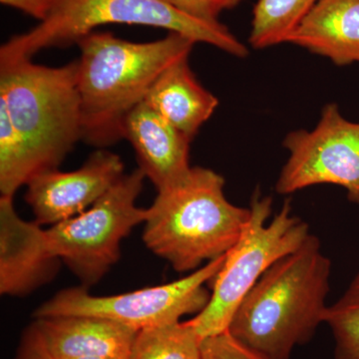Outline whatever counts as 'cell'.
Returning <instances> with one entry per match:
<instances>
[{
	"label": "cell",
	"mask_w": 359,
	"mask_h": 359,
	"mask_svg": "<svg viewBox=\"0 0 359 359\" xmlns=\"http://www.w3.org/2000/svg\"><path fill=\"white\" fill-rule=\"evenodd\" d=\"M195 44L176 32L151 42L128 41L110 32L82 37L77 42L82 140L99 148L122 140L127 115L165 70L190 56Z\"/></svg>",
	"instance_id": "cell-1"
},
{
	"label": "cell",
	"mask_w": 359,
	"mask_h": 359,
	"mask_svg": "<svg viewBox=\"0 0 359 359\" xmlns=\"http://www.w3.org/2000/svg\"><path fill=\"white\" fill-rule=\"evenodd\" d=\"M332 262L316 236L271 266L245 295L229 332L268 359H290L316 334L328 306Z\"/></svg>",
	"instance_id": "cell-2"
},
{
	"label": "cell",
	"mask_w": 359,
	"mask_h": 359,
	"mask_svg": "<svg viewBox=\"0 0 359 359\" xmlns=\"http://www.w3.org/2000/svg\"><path fill=\"white\" fill-rule=\"evenodd\" d=\"M224 179L192 167L181 180L157 191L148 208L143 241L178 273H193L228 254L249 221V208L226 199Z\"/></svg>",
	"instance_id": "cell-3"
},
{
	"label": "cell",
	"mask_w": 359,
	"mask_h": 359,
	"mask_svg": "<svg viewBox=\"0 0 359 359\" xmlns=\"http://www.w3.org/2000/svg\"><path fill=\"white\" fill-rule=\"evenodd\" d=\"M77 72V60L60 67L0 62V102L25 141L33 178L58 169L82 140Z\"/></svg>",
	"instance_id": "cell-4"
},
{
	"label": "cell",
	"mask_w": 359,
	"mask_h": 359,
	"mask_svg": "<svg viewBox=\"0 0 359 359\" xmlns=\"http://www.w3.org/2000/svg\"><path fill=\"white\" fill-rule=\"evenodd\" d=\"M106 25L151 26L179 33L196 43L212 45L236 57L249 54L248 47L223 23L194 18L166 0H54L43 21L2 45L0 62L32 59L43 49L77 44Z\"/></svg>",
	"instance_id": "cell-5"
},
{
	"label": "cell",
	"mask_w": 359,
	"mask_h": 359,
	"mask_svg": "<svg viewBox=\"0 0 359 359\" xmlns=\"http://www.w3.org/2000/svg\"><path fill=\"white\" fill-rule=\"evenodd\" d=\"M250 210L242 235L226 255L223 266L211 283L209 304L188 320L201 340L229 330L241 302L264 273L299 249L311 235L309 224L292 214L290 200L269 222L273 200L257 191Z\"/></svg>",
	"instance_id": "cell-6"
},
{
	"label": "cell",
	"mask_w": 359,
	"mask_h": 359,
	"mask_svg": "<svg viewBox=\"0 0 359 359\" xmlns=\"http://www.w3.org/2000/svg\"><path fill=\"white\" fill-rule=\"evenodd\" d=\"M146 177L140 169L125 174L86 211L46 230L51 252L79 278L95 285L120 259L122 240L145 223L148 210L137 205Z\"/></svg>",
	"instance_id": "cell-7"
},
{
	"label": "cell",
	"mask_w": 359,
	"mask_h": 359,
	"mask_svg": "<svg viewBox=\"0 0 359 359\" xmlns=\"http://www.w3.org/2000/svg\"><path fill=\"white\" fill-rule=\"evenodd\" d=\"M226 255L173 283L126 292L95 297L86 287L59 292L44 302L34 316H86L106 318L139 330L178 323L187 314L200 313L209 304L211 292L205 287L223 266Z\"/></svg>",
	"instance_id": "cell-8"
},
{
	"label": "cell",
	"mask_w": 359,
	"mask_h": 359,
	"mask_svg": "<svg viewBox=\"0 0 359 359\" xmlns=\"http://www.w3.org/2000/svg\"><path fill=\"white\" fill-rule=\"evenodd\" d=\"M283 145L289 158L276 180V193L335 185L359 205V123L344 118L337 104H327L314 129L290 132Z\"/></svg>",
	"instance_id": "cell-9"
},
{
	"label": "cell",
	"mask_w": 359,
	"mask_h": 359,
	"mask_svg": "<svg viewBox=\"0 0 359 359\" xmlns=\"http://www.w3.org/2000/svg\"><path fill=\"white\" fill-rule=\"evenodd\" d=\"M124 164L117 154L100 149L70 172H45L28 183L25 201L35 222L56 224L88 210L124 176Z\"/></svg>",
	"instance_id": "cell-10"
},
{
	"label": "cell",
	"mask_w": 359,
	"mask_h": 359,
	"mask_svg": "<svg viewBox=\"0 0 359 359\" xmlns=\"http://www.w3.org/2000/svg\"><path fill=\"white\" fill-rule=\"evenodd\" d=\"M61 259L51 252L46 230L18 216L13 198H0V292L25 297L50 283Z\"/></svg>",
	"instance_id": "cell-11"
},
{
	"label": "cell",
	"mask_w": 359,
	"mask_h": 359,
	"mask_svg": "<svg viewBox=\"0 0 359 359\" xmlns=\"http://www.w3.org/2000/svg\"><path fill=\"white\" fill-rule=\"evenodd\" d=\"M123 139L136 153L139 169L157 191L173 185L190 171L193 139L158 114L145 101L125 118Z\"/></svg>",
	"instance_id": "cell-12"
},
{
	"label": "cell",
	"mask_w": 359,
	"mask_h": 359,
	"mask_svg": "<svg viewBox=\"0 0 359 359\" xmlns=\"http://www.w3.org/2000/svg\"><path fill=\"white\" fill-rule=\"evenodd\" d=\"M34 327L53 359H128L137 330L96 316L36 318Z\"/></svg>",
	"instance_id": "cell-13"
},
{
	"label": "cell",
	"mask_w": 359,
	"mask_h": 359,
	"mask_svg": "<svg viewBox=\"0 0 359 359\" xmlns=\"http://www.w3.org/2000/svg\"><path fill=\"white\" fill-rule=\"evenodd\" d=\"M285 43L330 59L337 66L359 65V0H320Z\"/></svg>",
	"instance_id": "cell-14"
},
{
	"label": "cell",
	"mask_w": 359,
	"mask_h": 359,
	"mask_svg": "<svg viewBox=\"0 0 359 359\" xmlns=\"http://www.w3.org/2000/svg\"><path fill=\"white\" fill-rule=\"evenodd\" d=\"M146 103L182 133L195 138L214 114L219 100L194 75L189 57L177 61L149 90Z\"/></svg>",
	"instance_id": "cell-15"
},
{
	"label": "cell",
	"mask_w": 359,
	"mask_h": 359,
	"mask_svg": "<svg viewBox=\"0 0 359 359\" xmlns=\"http://www.w3.org/2000/svg\"><path fill=\"white\" fill-rule=\"evenodd\" d=\"M320 0H257L249 42L255 49L285 43L290 33Z\"/></svg>",
	"instance_id": "cell-16"
},
{
	"label": "cell",
	"mask_w": 359,
	"mask_h": 359,
	"mask_svg": "<svg viewBox=\"0 0 359 359\" xmlns=\"http://www.w3.org/2000/svg\"><path fill=\"white\" fill-rule=\"evenodd\" d=\"M201 340L189 321L139 330L128 359H202Z\"/></svg>",
	"instance_id": "cell-17"
},
{
	"label": "cell",
	"mask_w": 359,
	"mask_h": 359,
	"mask_svg": "<svg viewBox=\"0 0 359 359\" xmlns=\"http://www.w3.org/2000/svg\"><path fill=\"white\" fill-rule=\"evenodd\" d=\"M33 178L25 141L0 102V194L13 198L20 188Z\"/></svg>",
	"instance_id": "cell-18"
},
{
	"label": "cell",
	"mask_w": 359,
	"mask_h": 359,
	"mask_svg": "<svg viewBox=\"0 0 359 359\" xmlns=\"http://www.w3.org/2000/svg\"><path fill=\"white\" fill-rule=\"evenodd\" d=\"M334 340L335 359H359V269L325 316Z\"/></svg>",
	"instance_id": "cell-19"
},
{
	"label": "cell",
	"mask_w": 359,
	"mask_h": 359,
	"mask_svg": "<svg viewBox=\"0 0 359 359\" xmlns=\"http://www.w3.org/2000/svg\"><path fill=\"white\" fill-rule=\"evenodd\" d=\"M202 359H268L231 334L229 330L201 341Z\"/></svg>",
	"instance_id": "cell-20"
},
{
	"label": "cell",
	"mask_w": 359,
	"mask_h": 359,
	"mask_svg": "<svg viewBox=\"0 0 359 359\" xmlns=\"http://www.w3.org/2000/svg\"><path fill=\"white\" fill-rule=\"evenodd\" d=\"M175 8L197 20L219 22L222 13L237 7L243 0H166Z\"/></svg>",
	"instance_id": "cell-21"
},
{
	"label": "cell",
	"mask_w": 359,
	"mask_h": 359,
	"mask_svg": "<svg viewBox=\"0 0 359 359\" xmlns=\"http://www.w3.org/2000/svg\"><path fill=\"white\" fill-rule=\"evenodd\" d=\"M16 359H53L40 339L34 325L28 330L21 342L20 353Z\"/></svg>",
	"instance_id": "cell-22"
},
{
	"label": "cell",
	"mask_w": 359,
	"mask_h": 359,
	"mask_svg": "<svg viewBox=\"0 0 359 359\" xmlns=\"http://www.w3.org/2000/svg\"><path fill=\"white\" fill-rule=\"evenodd\" d=\"M4 6L13 7L41 22L48 16L54 0H0Z\"/></svg>",
	"instance_id": "cell-23"
},
{
	"label": "cell",
	"mask_w": 359,
	"mask_h": 359,
	"mask_svg": "<svg viewBox=\"0 0 359 359\" xmlns=\"http://www.w3.org/2000/svg\"><path fill=\"white\" fill-rule=\"evenodd\" d=\"M74 359H112V358H74Z\"/></svg>",
	"instance_id": "cell-24"
}]
</instances>
